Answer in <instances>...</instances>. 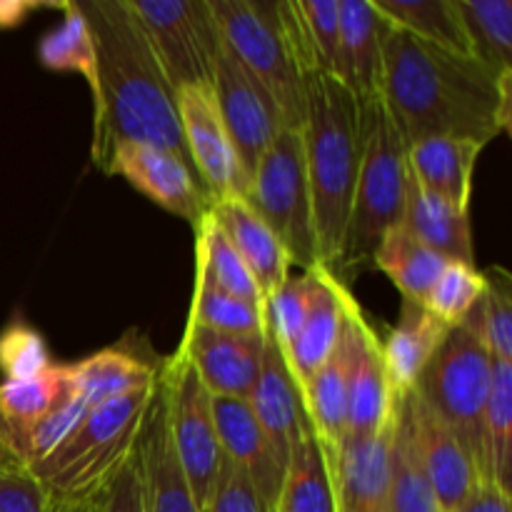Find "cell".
I'll return each mask as SVG.
<instances>
[{"instance_id": "obj_40", "label": "cell", "mask_w": 512, "mask_h": 512, "mask_svg": "<svg viewBox=\"0 0 512 512\" xmlns=\"http://www.w3.org/2000/svg\"><path fill=\"white\" fill-rule=\"evenodd\" d=\"M315 283H318V265L303 270V275H290L273 295L263 303L265 315V335L278 345L280 353L290 348L295 335L300 333L305 323V315L310 310Z\"/></svg>"}, {"instance_id": "obj_33", "label": "cell", "mask_w": 512, "mask_h": 512, "mask_svg": "<svg viewBox=\"0 0 512 512\" xmlns=\"http://www.w3.org/2000/svg\"><path fill=\"white\" fill-rule=\"evenodd\" d=\"M393 28L425 43L470 55L455 0H370Z\"/></svg>"}, {"instance_id": "obj_36", "label": "cell", "mask_w": 512, "mask_h": 512, "mask_svg": "<svg viewBox=\"0 0 512 512\" xmlns=\"http://www.w3.org/2000/svg\"><path fill=\"white\" fill-rule=\"evenodd\" d=\"M390 512H440L433 488L420 465L413 435H410L403 395H398V408H395V438L393 453H390Z\"/></svg>"}, {"instance_id": "obj_26", "label": "cell", "mask_w": 512, "mask_h": 512, "mask_svg": "<svg viewBox=\"0 0 512 512\" xmlns=\"http://www.w3.org/2000/svg\"><path fill=\"white\" fill-rule=\"evenodd\" d=\"M450 330L453 328L428 313L420 303L403 300L398 325L390 330L388 338L380 340L385 370H388L395 395L410 393L418 385L420 375L445 343Z\"/></svg>"}, {"instance_id": "obj_41", "label": "cell", "mask_w": 512, "mask_h": 512, "mask_svg": "<svg viewBox=\"0 0 512 512\" xmlns=\"http://www.w3.org/2000/svg\"><path fill=\"white\" fill-rule=\"evenodd\" d=\"M485 290V275L470 263L448 260L443 273L438 275L435 285L430 288L423 308L443 320L448 328H458Z\"/></svg>"}, {"instance_id": "obj_19", "label": "cell", "mask_w": 512, "mask_h": 512, "mask_svg": "<svg viewBox=\"0 0 512 512\" xmlns=\"http://www.w3.org/2000/svg\"><path fill=\"white\" fill-rule=\"evenodd\" d=\"M213 420L223 458L248 475L263 503V510L273 512L285 470L280 468L268 438L260 430L250 403L240 398L213 395Z\"/></svg>"}, {"instance_id": "obj_35", "label": "cell", "mask_w": 512, "mask_h": 512, "mask_svg": "<svg viewBox=\"0 0 512 512\" xmlns=\"http://www.w3.org/2000/svg\"><path fill=\"white\" fill-rule=\"evenodd\" d=\"M195 273L203 275L205 280L215 285V288L225 290V293L243 298L248 303L260 305L263 308V293L255 285L253 275L245 268L240 255L235 253L233 245L218 228L213 215H205L198 225H195Z\"/></svg>"}, {"instance_id": "obj_22", "label": "cell", "mask_w": 512, "mask_h": 512, "mask_svg": "<svg viewBox=\"0 0 512 512\" xmlns=\"http://www.w3.org/2000/svg\"><path fill=\"white\" fill-rule=\"evenodd\" d=\"M355 310H358V303L350 293L345 300L343 333H340L338 345L303 390L308 423L320 445L328 450L330 458H335V453L343 445L350 365L355 358Z\"/></svg>"}, {"instance_id": "obj_16", "label": "cell", "mask_w": 512, "mask_h": 512, "mask_svg": "<svg viewBox=\"0 0 512 512\" xmlns=\"http://www.w3.org/2000/svg\"><path fill=\"white\" fill-rule=\"evenodd\" d=\"M135 463H138L145 512H200L188 475L175 453L160 375L153 403L135 443Z\"/></svg>"}, {"instance_id": "obj_29", "label": "cell", "mask_w": 512, "mask_h": 512, "mask_svg": "<svg viewBox=\"0 0 512 512\" xmlns=\"http://www.w3.org/2000/svg\"><path fill=\"white\" fill-rule=\"evenodd\" d=\"M273 512H338L333 458L313 433L290 458Z\"/></svg>"}, {"instance_id": "obj_30", "label": "cell", "mask_w": 512, "mask_h": 512, "mask_svg": "<svg viewBox=\"0 0 512 512\" xmlns=\"http://www.w3.org/2000/svg\"><path fill=\"white\" fill-rule=\"evenodd\" d=\"M370 263L393 280L403 300L423 305L448 260L420 243L408 228L395 225L383 235Z\"/></svg>"}, {"instance_id": "obj_1", "label": "cell", "mask_w": 512, "mask_h": 512, "mask_svg": "<svg viewBox=\"0 0 512 512\" xmlns=\"http://www.w3.org/2000/svg\"><path fill=\"white\" fill-rule=\"evenodd\" d=\"M380 100L408 145L425 138L488 145L510 133L512 75H495L473 55L393 28L385 38Z\"/></svg>"}, {"instance_id": "obj_2", "label": "cell", "mask_w": 512, "mask_h": 512, "mask_svg": "<svg viewBox=\"0 0 512 512\" xmlns=\"http://www.w3.org/2000/svg\"><path fill=\"white\" fill-rule=\"evenodd\" d=\"M95 43L93 143L90 158L105 170L120 143H148L190 163L178 113V93L158 63L128 0H80Z\"/></svg>"}, {"instance_id": "obj_8", "label": "cell", "mask_w": 512, "mask_h": 512, "mask_svg": "<svg viewBox=\"0 0 512 512\" xmlns=\"http://www.w3.org/2000/svg\"><path fill=\"white\" fill-rule=\"evenodd\" d=\"M495 360L465 328H453L420 375L413 393L460 440L478 468L480 423L493 385Z\"/></svg>"}, {"instance_id": "obj_24", "label": "cell", "mask_w": 512, "mask_h": 512, "mask_svg": "<svg viewBox=\"0 0 512 512\" xmlns=\"http://www.w3.org/2000/svg\"><path fill=\"white\" fill-rule=\"evenodd\" d=\"M348 285L340 280V275L330 273L325 265H318V283H315L310 310L305 315V323L283 358L298 383L300 395L305 385L310 383L320 365L330 358V353L338 345L343 333L345 320V300H348Z\"/></svg>"}, {"instance_id": "obj_18", "label": "cell", "mask_w": 512, "mask_h": 512, "mask_svg": "<svg viewBox=\"0 0 512 512\" xmlns=\"http://www.w3.org/2000/svg\"><path fill=\"white\" fill-rule=\"evenodd\" d=\"M395 395L383 360V345L365 313L355 310V358L350 365L343 443L378 435L395 415Z\"/></svg>"}, {"instance_id": "obj_45", "label": "cell", "mask_w": 512, "mask_h": 512, "mask_svg": "<svg viewBox=\"0 0 512 512\" xmlns=\"http://www.w3.org/2000/svg\"><path fill=\"white\" fill-rule=\"evenodd\" d=\"M203 512H265L248 475L223 458L213 495Z\"/></svg>"}, {"instance_id": "obj_6", "label": "cell", "mask_w": 512, "mask_h": 512, "mask_svg": "<svg viewBox=\"0 0 512 512\" xmlns=\"http://www.w3.org/2000/svg\"><path fill=\"white\" fill-rule=\"evenodd\" d=\"M408 180V143L378 95L363 103V155L338 273L370 263L383 235L400 225Z\"/></svg>"}, {"instance_id": "obj_20", "label": "cell", "mask_w": 512, "mask_h": 512, "mask_svg": "<svg viewBox=\"0 0 512 512\" xmlns=\"http://www.w3.org/2000/svg\"><path fill=\"white\" fill-rule=\"evenodd\" d=\"M398 408V400H395ZM395 415L378 435L343 443L333 458L338 512H390V453Z\"/></svg>"}, {"instance_id": "obj_38", "label": "cell", "mask_w": 512, "mask_h": 512, "mask_svg": "<svg viewBox=\"0 0 512 512\" xmlns=\"http://www.w3.org/2000/svg\"><path fill=\"white\" fill-rule=\"evenodd\" d=\"M68 388L65 365H50L45 373L28 380L0 383V425L5 430H25L43 420L58 405Z\"/></svg>"}, {"instance_id": "obj_28", "label": "cell", "mask_w": 512, "mask_h": 512, "mask_svg": "<svg viewBox=\"0 0 512 512\" xmlns=\"http://www.w3.org/2000/svg\"><path fill=\"white\" fill-rule=\"evenodd\" d=\"M158 375L160 365L148 363L133 350H125L123 345L100 350L75 365H65L68 385L75 390V395L88 403V408L108 403L133 390L150 388L158 383Z\"/></svg>"}, {"instance_id": "obj_21", "label": "cell", "mask_w": 512, "mask_h": 512, "mask_svg": "<svg viewBox=\"0 0 512 512\" xmlns=\"http://www.w3.org/2000/svg\"><path fill=\"white\" fill-rule=\"evenodd\" d=\"M393 25L370 0H340L338 80L360 100L378 98L383 83L385 38Z\"/></svg>"}, {"instance_id": "obj_17", "label": "cell", "mask_w": 512, "mask_h": 512, "mask_svg": "<svg viewBox=\"0 0 512 512\" xmlns=\"http://www.w3.org/2000/svg\"><path fill=\"white\" fill-rule=\"evenodd\" d=\"M248 403L253 408L260 430L273 448L275 458H278L280 468L285 470L293 453L313 433V428L308 423L298 383H295L283 353L268 335H265V353L258 383L250 393Z\"/></svg>"}, {"instance_id": "obj_42", "label": "cell", "mask_w": 512, "mask_h": 512, "mask_svg": "<svg viewBox=\"0 0 512 512\" xmlns=\"http://www.w3.org/2000/svg\"><path fill=\"white\" fill-rule=\"evenodd\" d=\"M318 75L338 78L340 70V0H295Z\"/></svg>"}, {"instance_id": "obj_43", "label": "cell", "mask_w": 512, "mask_h": 512, "mask_svg": "<svg viewBox=\"0 0 512 512\" xmlns=\"http://www.w3.org/2000/svg\"><path fill=\"white\" fill-rule=\"evenodd\" d=\"M50 365V350L38 330L20 320L0 330V373L5 380L35 378Z\"/></svg>"}, {"instance_id": "obj_10", "label": "cell", "mask_w": 512, "mask_h": 512, "mask_svg": "<svg viewBox=\"0 0 512 512\" xmlns=\"http://www.w3.org/2000/svg\"><path fill=\"white\" fill-rule=\"evenodd\" d=\"M160 385L168 405L175 453L188 475L195 505L203 512L223 465V450L213 420V395L178 350L160 363Z\"/></svg>"}, {"instance_id": "obj_15", "label": "cell", "mask_w": 512, "mask_h": 512, "mask_svg": "<svg viewBox=\"0 0 512 512\" xmlns=\"http://www.w3.org/2000/svg\"><path fill=\"white\" fill-rule=\"evenodd\" d=\"M178 353L193 365L210 395L248 400L263 365L265 335H235L185 325Z\"/></svg>"}, {"instance_id": "obj_23", "label": "cell", "mask_w": 512, "mask_h": 512, "mask_svg": "<svg viewBox=\"0 0 512 512\" xmlns=\"http://www.w3.org/2000/svg\"><path fill=\"white\" fill-rule=\"evenodd\" d=\"M210 215L250 270L263 300H268L290 278L293 268L278 235L265 225L245 198L213 200Z\"/></svg>"}, {"instance_id": "obj_44", "label": "cell", "mask_w": 512, "mask_h": 512, "mask_svg": "<svg viewBox=\"0 0 512 512\" xmlns=\"http://www.w3.org/2000/svg\"><path fill=\"white\" fill-rule=\"evenodd\" d=\"M0 512H53V500L33 470L0 450Z\"/></svg>"}, {"instance_id": "obj_48", "label": "cell", "mask_w": 512, "mask_h": 512, "mask_svg": "<svg viewBox=\"0 0 512 512\" xmlns=\"http://www.w3.org/2000/svg\"><path fill=\"white\" fill-rule=\"evenodd\" d=\"M38 8L40 3H35V0H0V30L18 28Z\"/></svg>"}, {"instance_id": "obj_12", "label": "cell", "mask_w": 512, "mask_h": 512, "mask_svg": "<svg viewBox=\"0 0 512 512\" xmlns=\"http://www.w3.org/2000/svg\"><path fill=\"white\" fill-rule=\"evenodd\" d=\"M105 173L128 180L138 193L168 213L198 225L210 213L213 198L195 175L193 165L170 150L148 143H120L105 163Z\"/></svg>"}, {"instance_id": "obj_39", "label": "cell", "mask_w": 512, "mask_h": 512, "mask_svg": "<svg viewBox=\"0 0 512 512\" xmlns=\"http://www.w3.org/2000/svg\"><path fill=\"white\" fill-rule=\"evenodd\" d=\"M198 328L235 335H265V315L260 305L215 288L210 280L195 273L188 323Z\"/></svg>"}, {"instance_id": "obj_7", "label": "cell", "mask_w": 512, "mask_h": 512, "mask_svg": "<svg viewBox=\"0 0 512 512\" xmlns=\"http://www.w3.org/2000/svg\"><path fill=\"white\" fill-rule=\"evenodd\" d=\"M245 200L278 235L290 263L303 270L320 265L300 130H280L278 138L255 165Z\"/></svg>"}, {"instance_id": "obj_27", "label": "cell", "mask_w": 512, "mask_h": 512, "mask_svg": "<svg viewBox=\"0 0 512 512\" xmlns=\"http://www.w3.org/2000/svg\"><path fill=\"white\" fill-rule=\"evenodd\" d=\"M400 225L408 228L420 243L435 250L443 260L475 265L470 210H460L445 203L443 198L420 188L413 178L408 180V195H405Z\"/></svg>"}, {"instance_id": "obj_13", "label": "cell", "mask_w": 512, "mask_h": 512, "mask_svg": "<svg viewBox=\"0 0 512 512\" xmlns=\"http://www.w3.org/2000/svg\"><path fill=\"white\" fill-rule=\"evenodd\" d=\"M178 113L190 165L210 198H245L250 178L220 118L213 88L178 90Z\"/></svg>"}, {"instance_id": "obj_5", "label": "cell", "mask_w": 512, "mask_h": 512, "mask_svg": "<svg viewBox=\"0 0 512 512\" xmlns=\"http://www.w3.org/2000/svg\"><path fill=\"white\" fill-rule=\"evenodd\" d=\"M155 385L90 408L68 438L48 458L30 468L48 490L50 500L75 503L108 488L115 473L133 455L153 403Z\"/></svg>"}, {"instance_id": "obj_34", "label": "cell", "mask_w": 512, "mask_h": 512, "mask_svg": "<svg viewBox=\"0 0 512 512\" xmlns=\"http://www.w3.org/2000/svg\"><path fill=\"white\" fill-rule=\"evenodd\" d=\"M483 275V295L458 328L475 335L493 360L512 363V275L503 265H493Z\"/></svg>"}, {"instance_id": "obj_47", "label": "cell", "mask_w": 512, "mask_h": 512, "mask_svg": "<svg viewBox=\"0 0 512 512\" xmlns=\"http://www.w3.org/2000/svg\"><path fill=\"white\" fill-rule=\"evenodd\" d=\"M458 512H510V493L498 483L480 480L478 488Z\"/></svg>"}, {"instance_id": "obj_25", "label": "cell", "mask_w": 512, "mask_h": 512, "mask_svg": "<svg viewBox=\"0 0 512 512\" xmlns=\"http://www.w3.org/2000/svg\"><path fill=\"white\" fill-rule=\"evenodd\" d=\"M485 145L465 138H425L408 145L410 178L428 193L470 210L473 175Z\"/></svg>"}, {"instance_id": "obj_9", "label": "cell", "mask_w": 512, "mask_h": 512, "mask_svg": "<svg viewBox=\"0 0 512 512\" xmlns=\"http://www.w3.org/2000/svg\"><path fill=\"white\" fill-rule=\"evenodd\" d=\"M128 5L175 93L213 88L223 35L210 0H128Z\"/></svg>"}, {"instance_id": "obj_11", "label": "cell", "mask_w": 512, "mask_h": 512, "mask_svg": "<svg viewBox=\"0 0 512 512\" xmlns=\"http://www.w3.org/2000/svg\"><path fill=\"white\" fill-rule=\"evenodd\" d=\"M213 98L248 178L285 128L273 95L223 43L213 75Z\"/></svg>"}, {"instance_id": "obj_3", "label": "cell", "mask_w": 512, "mask_h": 512, "mask_svg": "<svg viewBox=\"0 0 512 512\" xmlns=\"http://www.w3.org/2000/svg\"><path fill=\"white\" fill-rule=\"evenodd\" d=\"M320 265L338 273L363 155V105L333 75H313L303 128Z\"/></svg>"}, {"instance_id": "obj_31", "label": "cell", "mask_w": 512, "mask_h": 512, "mask_svg": "<svg viewBox=\"0 0 512 512\" xmlns=\"http://www.w3.org/2000/svg\"><path fill=\"white\" fill-rule=\"evenodd\" d=\"M480 480L498 483L510 493L512 475V363H498L493 368L488 403L480 423Z\"/></svg>"}, {"instance_id": "obj_37", "label": "cell", "mask_w": 512, "mask_h": 512, "mask_svg": "<svg viewBox=\"0 0 512 512\" xmlns=\"http://www.w3.org/2000/svg\"><path fill=\"white\" fill-rule=\"evenodd\" d=\"M55 8L63 10V20L58 28L45 33L40 40V65L48 70H73V73L83 75L93 90L98 65H95V43L88 20L78 3H58Z\"/></svg>"}, {"instance_id": "obj_14", "label": "cell", "mask_w": 512, "mask_h": 512, "mask_svg": "<svg viewBox=\"0 0 512 512\" xmlns=\"http://www.w3.org/2000/svg\"><path fill=\"white\" fill-rule=\"evenodd\" d=\"M405 418L440 512H458L478 488L480 473L453 430L410 390L403 395Z\"/></svg>"}, {"instance_id": "obj_46", "label": "cell", "mask_w": 512, "mask_h": 512, "mask_svg": "<svg viewBox=\"0 0 512 512\" xmlns=\"http://www.w3.org/2000/svg\"><path fill=\"white\" fill-rule=\"evenodd\" d=\"M100 512H145L143 490H140L138 463H135V450L128 463L115 473L103 495V508Z\"/></svg>"}, {"instance_id": "obj_4", "label": "cell", "mask_w": 512, "mask_h": 512, "mask_svg": "<svg viewBox=\"0 0 512 512\" xmlns=\"http://www.w3.org/2000/svg\"><path fill=\"white\" fill-rule=\"evenodd\" d=\"M223 43L273 95L285 128H303L318 75L295 0H210Z\"/></svg>"}, {"instance_id": "obj_32", "label": "cell", "mask_w": 512, "mask_h": 512, "mask_svg": "<svg viewBox=\"0 0 512 512\" xmlns=\"http://www.w3.org/2000/svg\"><path fill=\"white\" fill-rule=\"evenodd\" d=\"M468 50L495 75H512L510 0H455Z\"/></svg>"}]
</instances>
